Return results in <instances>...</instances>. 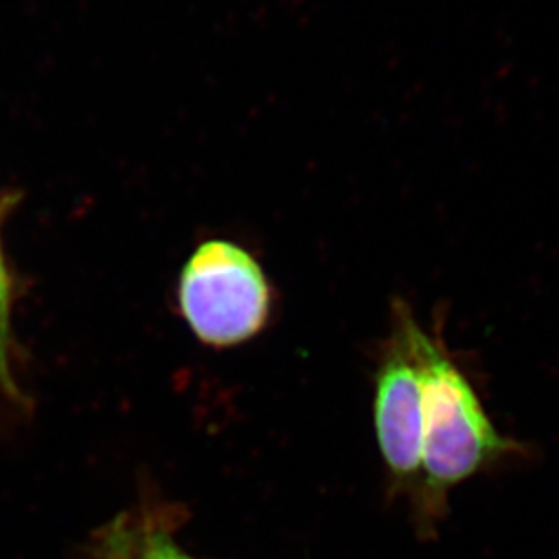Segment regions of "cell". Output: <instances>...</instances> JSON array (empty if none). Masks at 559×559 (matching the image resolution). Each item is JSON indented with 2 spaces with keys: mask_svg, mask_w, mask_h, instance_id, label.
I'll return each instance as SVG.
<instances>
[{
  "mask_svg": "<svg viewBox=\"0 0 559 559\" xmlns=\"http://www.w3.org/2000/svg\"><path fill=\"white\" fill-rule=\"evenodd\" d=\"M8 322H10V285L5 277L4 264L0 258V382L10 388L11 374L8 370Z\"/></svg>",
  "mask_w": 559,
  "mask_h": 559,
  "instance_id": "4",
  "label": "cell"
},
{
  "mask_svg": "<svg viewBox=\"0 0 559 559\" xmlns=\"http://www.w3.org/2000/svg\"><path fill=\"white\" fill-rule=\"evenodd\" d=\"M140 559H190L181 550L176 549L169 539L153 538L143 550Z\"/></svg>",
  "mask_w": 559,
  "mask_h": 559,
  "instance_id": "5",
  "label": "cell"
},
{
  "mask_svg": "<svg viewBox=\"0 0 559 559\" xmlns=\"http://www.w3.org/2000/svg\"><path fill=\"white\" fill-rule=\"evenodd\" d=\"M180 302L187 322L203 343L230 346L264 326L270 286L249 252L211 241L190 258L181 277Z\"/></svg>",
  "mask_w": 559,
  "mask_h": 559,
  "instance_id": "2",
  "label": "cell"
},
{
  "mask_svg": "<svg viewBox=\"0 0 559 559\" xmlns=\"http://www.w3.org/2000/svg\"><path fill=\"white\" fill-rule=\"evenodd\" d=\"M401 332L423 374L424 469L438 486L456 484L500 453L503 440L464 374L420 326L404 316Z\"/></svg>",
  "mask_w": 559,
  "mask_h": 559,
  "instance_id": "1",
  "label": "cell"
},
{
  "mask_svg": "<svg viewBox=\"0 0 559 559\" xmlns=\"http://www.w3.org/2000/svg\"><path fill=\"white\" fill-rule=\"evenodd\" d=\"M374 417L380 449L391 469L401 475L418 469L424 448L423 374L401 330L380 370Z\"/></svg>",
  "mask_w": 559,
  "mask_h": 559,
  "instance_id": "3",
  "label": "cell"
}]
</instances>
